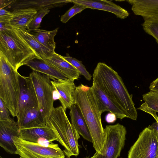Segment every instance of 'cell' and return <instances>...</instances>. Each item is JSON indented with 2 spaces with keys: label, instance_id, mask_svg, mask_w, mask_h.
Returning <instances> with one entry per match:
<instances>
[{
  "label": "cell",
  "instance_id": "cell-8",
  "mask_svg": "<svg viewBox=\"0 0 158 158\" xmlns=\"http://www.w3.org/2000/svg\"><path fill=\"white\" fill-rule=\"evenodd\" d=\"M127 158H158V133L151 126L140 133Z\"/></svg>",
  "mask_w": 158,
  "mask_h": 158
},
{
  "label": "cell",
  "instance_id": "cell-22",
  "mask_svg": "<svg viewBox=\"0 0 158 158\" xmlns=\"http://www.w3.org/2000/svg\"><path fill=\"white\" fill-rule=\"evenodd\" d=\"M36 10L31 9H14L10 20L13 28L25 27H27L37 12Z\"/></svg>",
  "mask_w": 158,
  "mask_h": 158
},
{
  "label": "cell",
  "instance_id": "cell-28",
  "mask_svg": "<svg viewBox=\"0 0 158 158\" xmlns=\"http://www.w3.org/2000/svg\"><path fill=\"white\" fill-rule=\"evenodd\" d=\"M50 12L49 9L45 8L37 11L34 17L27 27L28 30L37 29L40 27V24L43 18Z\"/></svg>",
  "mask_w": 158,
  "mask_h": 158
},
{
  "label": "cell",
  "instance_id": "cell-6",
  "mask_svg": "<svg viewBox=\"0 0 158 158\" xmlns=\"http://www.w3.org/2000/svg\"><path fill=\"white\" fill-rule=\"evenodd\" d=\"M37 96L38 106L46 123L54 108L55 90L50 77L46 75L33 71L29 75Z\"/></svg>",
  "mask_w": 158,
  "mask_h": 158
},
{
  "label": "cell",
  "instance_id": "cell-9",
  "mask_svg": "<svg viewBox=\"0 0 158 158\" xmlns=\"http://www.w3.org/2000/svg\"><path fill=\"white\" fill-rule=\"evenodd\" d=\"M105 141L101 153L96 158H117L120 156L125 145L127 130L123 125L117 123L106 125L104 128Z\"/></svg>",
  "mask_w": 158,
  "mask_h": 158
},
{
  "label": "cell",
  "instance_id": "cell-38",
  "mask_svg": "<svg viewBox=\"0 0 158 158\" xmlns=\"http://www.w3.org/2000/svg\"><path fill=\"white\" fill-rule=\"evenodd\" d=\"M98 155V153L96 152L95 154L92 157H89V156L85 158H96Z\"/></svg>",
  "mask_w": 158,
  "mask_h": 158
},
{
  "label": "cell",
  "instance_id": "cell-20",
  "mask_svg": "<svg viewBox=\"0 0 158 158\" xmlns=\"http://www.w3.org/2000/svg\"><path fill=\"white\" fill-rule=\"evenodd\" d=\"M25 65L29 66L33 71L47 75L53 80L68 78L60 71L44 60L35 58Z\"/></svg>",
  "mask_w": 158,
  "mask_h": 158
},
{
  "label": "cell",
  "instance_id": "cell-24",
  "mask_svg": "<svg viewBox=\"0 0 158 158\" xmlns=\"http://www.w3.org/2000/svg\"><path fill=\"white\" fill-rule=\"evenodd\" d=\"M58 29L59 28H57L51 31L40 29L27 30L39 42L54 53L56 47L54 38Z\"/></svg>",
  "mask_w": 158,
  "mask_h": 158
},
{
  "label": "cell",
  "instance_id": "cell-30",
  "mask_svg": "<svg viewBox=\"0 0 158 158\" xmlns=\"http://www.w3.org/2000/svg\"><path fill=\"white\" fill-rule=\"evenodd\" d=\"M10 113L4 102L0 98V121H11L14 120L10 117Z\"/></svg>",
  "mask_w": 158,
  "mask_h": 158
},
{
  "label": "cell",
  "instance_id": "cell-26",
  "mask_svg": "<svg viewBox=\"0 0 158 158\" xmlns=\"http://www.w3.org/2000/svg\"><path fill=\"white\" fill-rule=\"evenodd\" d=\"M142 25L145 32L152 36L158 44V19H150L145 20Z\"/></svg>",
  "mask_w": 158,
  "mask_h": 158
},
{
  "label": "cell",
  "instance_id": "cell-16",
  "mask_svg": "<svg viewBox=\"0 0 158 158\" xmlns=\"http://www.w3.org/2000/svg\"><path fill=\"white\" fill-rule=\"evenodd\" d=\"M19 137L26 141L38 143L40 140L49 143L58 140L53 131L46 125L45 127L29 129H19Z\"/></svg>",
  "mask_w": 158,
  "mask_h": 158
},
{
  "label": "cell",
  "instance_id": "cell-7",
  "mask_svg": "<svg viewBox=\"0 0 158 158\" xmlns=\"http://www.w3.org/2000/svg\"><path fill=\"white\" fill-rule=\"evenodd\" d=\"M13 140L17 148L15 154L23 158H65L63 151L57 144L52 143L45 146L17 136L14 137Z\"/></svg>",
  "mask_w": 158,
  "mask_h": 158
},
{
  "label": "cell",
  "instance_id": "cell-32",
  "mask_svg": "<svg viewBox=\"0 0 158 158\" xmlns=\"http://www.w3.org/2000/svg\"><path fill=\"white\" fill-rule=\"evenodd\" d=\"M136 109L140 110L149 114L153 117L156 122L158 121V117L156 114V112L149 109L146 106L144 103L142 104L139 108Z\"/></svg>",
  "mask_w": 158,
  "mask_h": 158
},
{
  "label": "cell",
  "instance_id": "cell-4",
  "mask_svg": "<svg viewBox=\"0 0 158 158\" xmlns=\"http://www.w3.org/2000/svg\"><path fill=\"white\" fill-rule=\"evenodd\" d=\"M0 52L16 71L37 56L14 28L0 31Z\"/></svg>",
  "mask_w": 158,
  "mask_h": 158
},
{
  "label": "cell",
  "instance_id": "cell-33",
  "mask_svg": "<svg viewBox=\"0 0 158 158\" xmlns=\"http://www.w3.org/2000/svg\"><path fill=\"white\" fill-rule=\"evenodd\" d=\"M117 118L116 116L114 114L110 112L105 116V119L107 123H111L115 122Z\"/></svg>",
  "mask_w": 158,
  "mask_h": 158
},
{
  "label": "cell",
  "instance_id": "cell-3",
  "mask_svg": "<svg viewBox=\"0 0 158 158\" xmlns=\"http://www.w3.org/2000/svg\"><path fill=\"white\" fill-rule=\"evenodd\" d=\"M62 106L54 108L46 125L54 131L58 141L64 147L67 158L77 156L79 153L78 140L80 135L69 121Z\"/></svg>",
  "mask_w": 158,
  "mask_h": 158
},
{
  "label": "cell",
  "instance_id": "cell-21",
  "mask_svg": "<svg viewBox=\"0 0 158 158\" xmlns=\"http://www.w3.org/2000/svg\"><path fill=\"white\" fill-rule=\"evenodd\" d=\"M70 109L69 115L72 125L84 139L92 143V138L87 124L77 107L74 104Z\"/></svg>",
  "mask_w": 158,
  "mask_h": 158
},
{
  "label": "cell",
  "instance_id": "cell-34",
  "mask_svg": "<svg viewBox=\"0 0 158 158\" xmlns=\"http://www.w3.org/2000/svg\"><path fill=\"white\" fill-rule=\"evenodd\" d=\"M149 88L150 91L158 94V77L150 83Z\"/></svg>",
  "mask_w": 158,
  "mask_h": 158
},
{
  "label": "cell",
  "instance_id": "cell-19",
  "mask_svg": "<svg viewBox=\"0 0 158 158\" xmlns=\"http://www.w3.org/2000/svg\"><path fill=\"white\" fill-rule=\"evenodd\" d=\"M14 29L34 51L38 59L45 60L52 55L54 53L39 42L29 33L26 28Z\"/></svg>",
  "mask_w": 158,
  "mask_h": 158
},
{
  "label": "cell",
  "instance_id": "cell-35",
  "mask_svg": "<svg viewBox=\"0 0 158 158\" xmlns=\"http://www.w3.org/2000/svg\"><path fill=\"white\" fill-rule=\"evenodd\" d=\"M12 14V12L8 11L3 8L0 9V18L6 17Z\"/></svg>",
  "mask_w": 158,
  "mask_h": 158
},
{
  "label": "cell",
  "instance_id": "cell-39",
  "mask_svg": "<svg viewBox=\"0 0 158 158\" xmlns=\"http://www.w3.org/2000/svg\"><path fill=\"white\" fill-rule=\"evenodd\" d=\"M0 158H3L2 157H1V156L0 157ZM19 158H23V157H21V156H20V157Z\"/></svg>",
  "mask_w": 158,
  "mask_h": 158
},
{
  "label": "cell",
  "instance_id": "cell-37",
  "mask_svg": "<svg viewBox=\"0 0 158 158\" xmlns=\"http://www.w3.org/2000/svg\"><path fill=\"white\" fill-rule=\"evenodd\" d=\"M151 126L156 130L158 133V121L153 123Z\"/></svg>",
  "mask_w": 158,
  "mask_h": 158
},
{
  "label": "cell",
  "instance_id": "cell-27",
  "mask_svg": "<svg viewBox=\"0 0 158 158\" xmlns=\"http://www.w3.org/2000/svg\"><path fill=\"white\" fill-rule=\"evenodd\" d=\"M146 106L154 111L158 112V94L150 91L143 95Z\"/></svg>",
  "mask_w": 158,
  "mask_h": 158
},
{
  "label": "cell",
  "instance_id": "cell-2",
  "mask_svg": "<svg viewBox=\"0 0 158 158\" xmlns=\"http://www.w3.org/2000/svg\"><path fill=\"white\" fill-rule=\"evenodd\" d=\"M73 98L74 104L85 120L96 152L100 154L105 137L101 119V112L96 97L91 88L81 84L77 86Z\"/></svg>",
  "mask_w": 158,
  "mask_h": 158
},
{
  "label": "cell",
  "instance_id": "cell-12",
  "mask_svg": "<svg viewBox=\"0 0 158 158\" xmlns=\"http://www.w3.org/2000/svg\"><path fill=\"white\" fill-rule=\"evenodd\" d=\"M87 8L108 11L114 14L117 18L123 19L128 16V11L110 1L105 0H70Z\"/></svg>",
  "mask_w": 158,
  "mask_h": 158
},
{
  "label": "cell",
  "instance_id": "cell-14",
  "mask_svg": "<svg viewBox=\"0 0 158 158\" xmlns=\"http://www.w3.org/2000/svg\"><path fill=\"white\" fill-rule=\"evenodd\" d=\"M134 14L142 17L144 21L158 19V0H127Z\"/></svg>",
  "mask_w": 158,
  "mask_h": 158
},
{
  "label": "cell",
  "instance_id": "cell-1",
  "mask_svg": "<svg viewBox=\"0 0 158 158\" xmlns=\"http://www.w3.org/2000/svg\"><path fill=\"white\" fill-rule=\"evenodd\" d=\"M93 82L97 83L127 118L136 120L138 114L132 100L121 77L112 68L99 62L93 75Z\"/></svg>",
  "mask_w": 158,
  "mask_h": 158
},
{
  "label": "cell",
  "instance_id": "cell-23",
  "mask_svg": "<svg viewBox=\"0 0 158 158\" xmlns=\"http://www.w3.org/2000/svg\"><path fill=\"white\" fill-rule=\"evenodd\" d=\"M46 126V122L37 107L30 109L27 112L19 127L21 129L41 127Z\"/></svg>",
  "mask_w": 158,
  "mask_h": 158
},
{
  "label": "cell",
  "instance_id": "cell-5",
  "mask_svg": "<svg viewBox=\"0 0 158 158\" xmlns=\"http://www.w3.org/2000/svg\"><path fill=\"white\" fill-rule=\"evenodd\" d=\"M19 74L0 52V98L13 117H16L18 111Z\"/></svg>",
  "mask_w": 158,
  "mask_h": 158
},
{
  "label": "cell",
  "instance_id": "cell-11",
  "mask_svg": "<svg viewBox=\"0 0 158 158\" xmlns=\"http://www.w3.org/2000/svg\"><path fill=\"white\" fill-rule=\"evenodd\" d=\"M19 128L17 122L11 121H0V146L6 152L15 154L17 148L13 138L19 136Z\"/></svg>",
  "mask_w": 158,
  "mask_h": 158
},
{
  "label": "cell",
  "instance_id": "cell-15",
  "mask_svg": "<svg viewBox=\"0 0 158 158\" xmlns=\"http://www.w3.org/2000/svg\"><path fill=\"white\" fill-rule=\"evenodd\" d=\"M69 2L70 0H14L9 7L12 10L31 9L38 11L43 9L60 7Z\"/></svg>",
  "mask_w": 158,
  "mask_h": 158
},
{
  "label": "cell",
  "instance_id": "cell-13",
  "mask_svg": "<svg viewBox=\"0 0 158 158\" xmlns=\"http://www.w3.org/2000/svg\"><path fill=\"white\" fill-rule=\"evenodd\" d=\"M55 90L59 95L58 99L62 106L66 111L74 104V93L76 88L74 80L65 79L51 81Z\"/></svg>",
  "mask_w": 158,
  "mask_h": 158
},
{
  "label": "cell",
  "instance_id": "cell-36",
  "mask_svg": "<svg viewBox=\"0 0 158 158\" xmlns=\"http://www.w3.org/2000/svg\"><path fill=\"white\" fill-rule=\"evenodd\" d=\"M14 1L13 0H0V9L3 8L5 7L10 5Z\"/></svg>",
  "mask_w": 158,
  "mask_h": 158
},
{
  "label": "cell",
  "instance_id": "cell-29",
  "mask_svg": "<svg viewBox=\"0 0 158 158\" xmlns=\"http://www.w3.org/2000/svg\"><path fill=\"white\" fill-rule=\"evenodd\" d=\"M87 8L85 6L74 3V5L68 10L60 18V21L63 23H66L73 16L77 14L81 13Z\"/></svg>",
  "mask_w": 158,
  "mask_h": 158
},
{
  "label": "cell",
  "instance_id": "cell-31",
  "mask_svg": "<svg viewBox=\"0 0 158 158\" xmlns=\"http://www.w3.org/2000/svg\"><path fill=\"white\" fill-rule=\"evenodd\" d=\"M12 15L0 18V31H5L13 28L10 22Z\"/></svg>",
  "mask_w": 158,
  "mask_h": 158
},
{
  "label": "cell",
  "instance_id": "cell-25",
  "mask_svg": "<svg viewBox=\"0 0 158 158\" xmlns=\"http://www.w3.org/2000/svg\"><path fill=\"white\" fill-rule=\"evenodd\" d=\"M62 57L78 69L80 72V75L83 76L87 80L90 81L91 80L92 76L86 70L81 61L71 56L69 53H66L65 56H62Z\"/></svg>",
  "mask_w": 158,
  "mask_h": 158
},
{
  "label": "cell",
  "instance_id": "cell-18",
  "mask_svg": "<svg viewBox=\"0 0 158 158\" xmlns=\"http://www.w3.org/2000/svg\"><path fill=\"white\" fill-rule=\"evenodd\" d=\"M44 60L60 71L68 79L75 80L80 78V73L78 70L63 59L62 56L55 52L52 56Z\"/></svg>",
  "mask_w": 158,
  "mask_h": 158
},
{
  "label": "cell",
  "instance_id": "cell-17",
  "mask_svg": "<svg viewBox=\"0 0 158 158\" xmlns=\"http://www.w3.org/2000/svg\"><path fill=\"white\" fill-rule=\"evenodd\" d=\"M98 102L101 113L106 111L114 114L117 118L122 120L127 118L123 112L110 99L98 85L93 82L91 87Z\"/></svg>",
  "mask_w": 158,
  "mask_h": 158
},
{
  "label": "cell",
  "instance_id": "cell-40",
  "mask_svg": "<svg viewBox=\"0 0 158 158\" xmlns=\"http://www.w3.org/2000/svg\"></svg>",
  "mask_w": 158,
  "mask_h": 158
},
{
  "label": "cell",
  "instance_id": "cell-10",
  "mask_svg": "<svg viewBox=\"0 0 158 158\" xmlns=\"http://www.w3.org/2000/svg\"><path fill=\"white\" fill-rule=\"evenodd\" d=\"M20 93L16 117L18 126L27 112L31 109L38 107L34 87L30 77L19 75Z\"/></svg>",
  "mask_w": 158,
  "mask_h": 158
}]
</instances>
